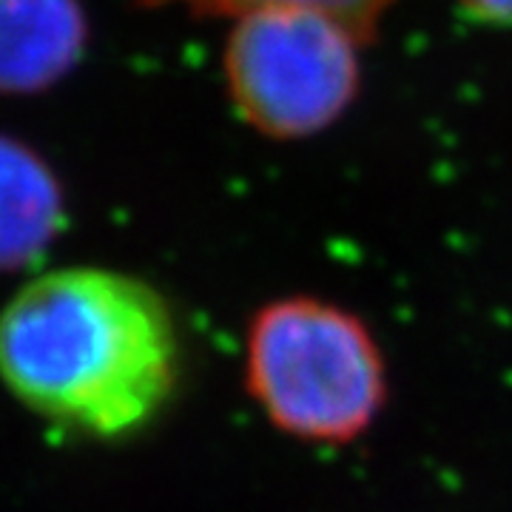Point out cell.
<instances>
[{
  "label": "cell",
  "mask_w": 512,
  "mask_h": 512,
  "mask_svg": "<svg viewBox=\"0 0 512 512\" xmlns=\"http://www.w3.org/2000/svg\"><path fill=\"white\" fill-rule=\"evenodd\" d=\"M248 384L268 419L308 441L356 439L384 402L382 356L367 328L316 299L256 313Z\"/></svg>",
  "instance_id": "2"
},
{
  "label": "cell",
  "mask_w": 512,
  "mask_h": 512,
  "mask_svg": "<svg viewBox=\"0 0 512 512\" xmlns=\"http://www.w3.org/2000/svg\"><path fill=\"white\" fill-rule=\"evenodd\" d=\"M470 18L490 26H512V0H458Z\"/></svg>",
  "instance_id": "6"
},
{
  "label": "cell",
  "mask_w": 512,
  "mask_h": 512,
  "mask_svg": "<svg viewBox=\"0 0 512 512\" xmlns=\"http://www.w3.org/2000/svg\"><path fill=\"white\" fill-rule=\"evenodd\" d=\"M86 15L80 0H0V92L52 86L83 55Z\"/></svg>",
  "instance_id": "4"
},
{
  "label": "cell",
  "mask_w": 512,
  "mask_h": 512,
  "mask_svg": "<svg viewBox=\"0 0 512 512\" xmlns=\"http://www.w3.org/2000/svg\"><path fill=\"white\" fill-rule=\"evenodd\" d=\"M197 12H220V15H248L259 6H274L276 0H180Z\"/></svg>",
  "instance_id": "7"
},
{
  "label": "cell",
  "mask_w": 512,
  "mask_h": 512,
  "mask_svg": "<svg viewBox=\"0 0 512 512\" xmlns=\"http://www.w3.org/2000/svg\"><path fill=\"white\" fill-rule=\"evenodd\" d=\"M225 72L248 123L274 137H305L353 100L356 35L311 9L259 6L239 18Z\"/></svg>",
  "instance_id": "3"
},
{
  "label": "cell",
  "mask_w": 512,
  "mask_h": 512,
  "mask_svg": "<svg viewBox=\"0 0 512 512\" xmlns=\"http://www.w3.org/2000/svg\"><path fill=\"white\" fill-rule=\"evenodd\" d=\"M0 376L55 424L117 436L177 379V330L151 285L100 268L37 276L0 313Z\"/></svg>",
  "instance_id": "1"
},
{
  "label": "cell",
  "mask_w": 512,
  "mask_h": 512,
  "mask_svg": "<svg viewBox=\"0 0 512 512\" xmlns=\"http://www.w3.org/2000/svg\"><path fill=\"white\" fill-rule=\"evenodd\" d=\"M63 225V194L52 168L18 140L0 137V271L46 254Z\"/></svg>",
  "instance_id": "5"
}]
</instances>
